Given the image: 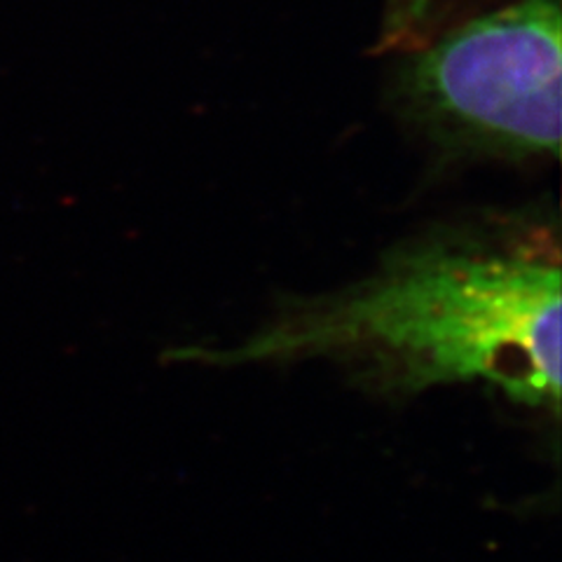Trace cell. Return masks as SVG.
Here are the masks:
<instances>
[{
	"label": "cell",
	"instance_id": "obj_1",
	"mask_svg": "<svg viewBox=\"0 0 562 562\" xmlns=\"http://www.w3.org/2000/svg\"><path fill=\"white\" fill-rule=\"evenodd\" d=\"M562 237L555 204L479 209L422 225L347 284L281 295L241 338L171 361H330L380 392L485 382L560 408Z\"/></svg>",
	"mask_w": 562,
	"mask_h": 562
},
{
	"label": "cell",
	"instance_id": "obj_2",
	"mask_svg": "<svg viewBox=\"0 0 562 562\" xmlns=\"http://www.w3.org/2000/svg\"><path fill=\"white\" fill-rule=\"evenodd\" d=\"M390 59V111L436 167L560 162V0H495Z\"/></svg>",
	"mask_w": 562,
	"mask_h": 562
}]
</instances>
